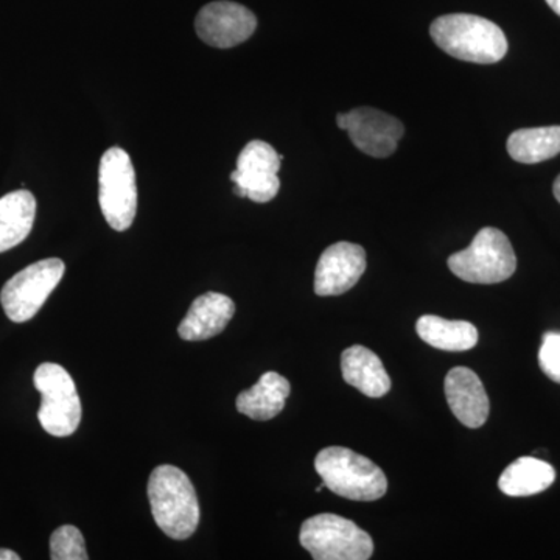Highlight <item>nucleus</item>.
I'll use <instances>...</instances> for the list:
<instances>
[{"label": "nucleus", "instance_id": "f257e3e1", "mask_svg": "<svg viewBox=\"0 0 560 560\" xmlns=\"http://www.w3.org/2000/svg\"><path fill=\"white\" fill-rule=\"evenodd\" d=\"M430 35L445 54L475 65H493L508 54V39L499 25L475 14L456 13L438 18Z\"/></svg>", "mask_w": 560, "mask_h": 560}, {"label": "nucleus", "instance_id": "f03ea898", "mask_svg": "<svg viewBox=\"0 0 560 560\" xmlns=\"http://www.w3.org/2000/svg\"><path fill=\"white\" fill-rule=\"evenodd\" d=\"M149 499L154 522L172 539H189L197 530L200 523L197 492L178 467L165 464L151 471Z\"/></svg>", "mask_w": 560, "mask_h": 560}, {"label": "nucleus", "instance_id": "7ed1b4c3", "mask_svg": "<svg viewBox=\"0 0 560 560\" xmlns=\"http://www.w3.org/2000/svg\"><path fill=\"white\" fill-rule=\"evenodd\" d=\"M315 469L327 489L348 500H381L388 490L381 467L350 448H324L316 456Z\"/></svg>", "mask_w": 560, "mask_h": 560}, {"label": "nucleus", "instance_id": "20e7f679", "mask_svg": "<svg viewBox=\"0 0 560 560\" xmlns=\"http://www.w3.org/2000/svg\"><path fill=\"white\" fill-rule=\"evenodd\" d=\"M447 264L456 278L482 285L504 282L517 270L510 238L495 228H482L469 248L453 254Z\"/></svg>", "mask_w": 560, "mask_h": 560}, {"label": "nucleus", "instance_id": "39448f33", "mask_svg": "<svg viewBox=\"0 0 560 560\" xmlns=\"http://www.w3.org/2000/svg\"><path fill=\"white\" fill-rule=\"evenodd\" d=\"M300 541L316 560H368L374 540L366 530L337 514H318L301 526Z\"/></svg>", "mask_w": 560, "mask_h": 560}, {"label": "nucleus", "instance_id": "423d86ee", "mask_svg": "<svg viewBox=\"0 0 560 560\" xmlns=\"http://www.w3.org/2000/svg\"><path fill=\"white\" fill-rule=\"evenodd\" d=\"M98 201L106 223L114 231L130 230L138 212V184L127 151L113 147L102 156Z\"/></svg>", "mask_w": 560, "mask_h": 560}, {"label": "nucleus", "instance_id": "0eeeda50", "mask_svg": "<svg viewBox=\"0 0 560 560\" xmlns=\"http://www.w3.org/2000/svg\"><path fill=\"white\" fill-rule=\"evenodd\" d=\"M33 382L43 397L38 411L40 427L57 438L75 433L81 422V401L69 372L60 364L43 363Z\"/></svg>", "mask_w": 560, "mask_h": 560}, {"label": "nucleus", "instance_id": "6e6552de", "mask_svg": "<svg viewBox=\"0 0 560 560\" xmlns=\"http://www.w3.org/2000/svg\"><path fill=\"white\" fill-rule=\"evenodd\" d=\"M66 265L61 259H44L13 276L0 293L3 312L13 323L32 319L44 302L57 289L65 276Z\"/></svg>", "mask_w": 560, "mask_h": 560}, {"label": "nucleus", "instance_id": "1a4fd4ad", "mask_svg": "<svg viewBox=\"0 0 560 560\" xmlns=\"http://www.w3.org/2000/svg\"><path fill=\"white\" fill-rule=\"evenodd\" d=\"M278 151L264 140H253L242 150L237 168L231 173L234 194L254 202H270L279 194L280 171Z\"/></svg>", "mask_w": 560, "mask_h": 560}, {"label": "nucleus", "instance_id": "9d476101", "mask_svg": "<svg viewBox=\"0 0 560 560\" xmlns=\"http://www.w3.org/2000/svg\"><path fill=\"white\" fill-rule=\"evenodd\" d=\"M337 124L349 132L353 145L372 158H388L399 147L404 124L396 117L374 108H357L338 114Z\"/></svg>", "mask_w": 560, "mask_h": 560}, {"label": "nucleus", "instance_id": "9b49d317", "mask_svg": "<svg viewBox=\"0 0 560 560\" xmlns=\"http://www.w3.org/2000/svg\"><path fill=\"white\" fill-rule=\"evenodd\" d=\"M257 28V18L241 3L217 0L202 7L195 20L201 40L217 49H231L248 40Z\"/></svg>", "mask_w": 560, "mask_h": 560}, {"label": "nucleus", "instance_id": "f8f14e48", "mask_svg": "<svg viewBox=\"0 0 560 560\" xmlns=\"http://www.w3.org/2000/svg\"><path fill=\"white\" fill-rule=\"evenodd\" d=\"M366 271V250L360 245L338 242L320 254L315 271L318 296H340L357 285Z\"/></svg>", "mask_w": 560, "mask_h": 560}, {"label": "nucleus", "instance_id": "ddd939ff", "mask_svg": "<svg viewBox=\"0 0 560 560\" xmlns=\"http://www.w3.org/2000/svg\"><path fill=\"white\" fill-rule=\"evenodd\" d=\"M445 397L455 418L467 429H480L489 418L488 393L469 368H453L445 377Z\"/></svg>", "mask_w": 560, "mask_h": 560}, {"label": "nucleus", "instance_id": "4468645a", "mask_svg": "<svg viewBox=\"0 0 560 560\" xmlns=\"http://www.w3.org/2000/svg\"><path fill=\"white\" fill-rule=\"evenodd\" d=\"M235 313L231 298L221 293H205L191 304L186 318L179 324L178 334L184 341H205L226 329Z\"/></svg>", "mask_w": 560, "mask_h": 560}, {"label": "nucleus", "instance_id": "2eb2a0df", "mask_svg": "<svg viewBox=\"0 0 560 560\" xmlns=\"http://www.w3.org/2000/svg\"><path fill=\"white\" fill-rule=\"evenodd\" d=\"M342 378L364 396L378 399L390 389V378L382 360L364 346H352L341 355Z\"/></svg>", "mask_w": 560, "mask_h": 560}, {"label": "nucleus", "instance_id": "dca6fc26", "mask_svg": "<svg viewBox=\"0 0 560 560\" xmlns=\"http://www.w3.org/2000/svg\"><path fill=\"white\" fill-rule=\"evenodd\" d=\"M290 382L278 372H265L253 388L238 394L237 411L254 420H270L285 408Z\"/></svg>", "mask_w": 560, "mask_h": 560}, {"label": "nucleus", "instance_id": "f3484780", "mask_svg": "<svg viewBox=\"0 0 560 560\" xmlns=\"http://www.w3.org/2000/svg\"><path fill=\"white\" fill-rule=\"evenodd\" d=\"M36 217L32 191L14 190L0 198V253L20 245L31 235Z\"/></svg>", "mask_w": 560, "mask_h": 560}, {"label": "nucleus", "instance_id": "a211bd4d", "mask_svg": "<svg viewBox=\"0 0 560 560\" xmlns=\"http://www.w3.org/2000/svg\"><path fill=\"white\" fill-rule=\"evenodd\" d=\"M420 340L445 352H466L478 342L477 327L467 320H448L436 315H423L416 324Z\"/></svg>", "mask_w": 560, "mask_h": 560}, {"label": "nucleus", "instance_id": "6ab92c4d", "mask_svg": "<svg viewBox=\"0 0 560 560\" xmlns=\"http://www.w3.org/2000/svg\"><path fill=\"white\" fill-rule=\"evenodd\" d=\"M556 480L555 467L545 460L523 456L501 474L499 488L510 497H529L544 492Z\"/></svg>", "mask_w": 560, "mask_h": 560}, {"label": "nucleus", "instance_id": "aec40b11", "mask_svg": "<svg viewBox=\"0 0 560 560\" xmlns=\"http://www.w3.org/2000/svg\"><path fill=\"white\" fill-rule=\"evenodd\" d=\"M512 160L521 164H539L560 153V127L523 128L508 139Z\"/></svg>", "mask_w": 560, "mask_h": 560}, {"label": "nucleus", "instance_id": "412c9836", "mask_svg": "<svg viewBox=\"0 0 560 560\" xmlns=\"http://www.w3.org/2000/svg\"><path fill=\"white\" fill-rule=\"evenodd\" d=\"M50 558L54 560H88L83 534L72 525H65L50 537Z\"/></svg>", "mask_w": 560, "mask_h": 560}, {"label": "nucleus", "instance_id": "4be33fe9", "mask_svg": "<svg viewBox=\"0 0 560 560\" xmlns=\"http://www.w3.org/2000/svg\"><path fill=\"white\" fill-rule=\"evenodd\" d=\"M539 364L544 374L560 383V331L544 335L539 350Z\"/></svg>", "mask_w": 560, "mask_h": 560}, {"label": "nucleus", "instance_id": "5701e85b", "mask_svg": "<svg viewBox=\"0 0 560 560\" xmlns=\"http://www.w3.org/2000/svg\"><path fill=\"white\" fill-rule=\"evenodd\" d=\"M21 556L16 552L7 550V548H0V560H20Z\"/></svg>", "mask_w": 560, "mask_h": 560}, {"label": "nucleus", "instance_id": "b1692460", "mask_svg": "<svg viewBox=\"0 0 560 560\" xmlns=\"http://www.w3.org/2000/svg\"><path fill=\"white\" fill-rule=\"evenodd\" d=\"M547 3L551 7V10L560 16V0H547Z\"/></svg>", "mask_w": 560, "mask_h": 560}, {"label": "nucleus", "instance_id": "393cba45", "mask_svg": "<svg viewBox=\"0 0 560 560\" xmlns=\"http://www.w3.org/2000/svg\"><path fill=\"white\" fill-rule=\"evenodd\" d=\"M552 190H555L556 200L560 202V175L558 179L555 180V186H552Z\"/></svg>", "mask_w": 560, "mask_h": 560}]
</instances>
